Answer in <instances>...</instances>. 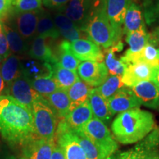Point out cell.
I'll return each mask as SVG.
<instances>
[{
	"label": "cell",
	"instance_id": "obj_1",
	"mask_svg": "<svg viewBox=\"0 0 159 159\" xmlns=\"http://www.w3.org/2000/svg\"><path fill=\"white\" fill-rule=\"evenodd\" d=\"M0 134L13 144L24 145L36 136L32 111L10 95L0 97Z\"/></svg>",
	"mask_w": 159,
	"mask_h": 159
},
{
	"label": "cell",
	"instance_id": "obj_2",
	"mask_svg": "<svg viewBox=\"0 0 159 159\" xmlns=\"http://www.w3.org/2000/svg\"><path fill=\"white\" fill-rule=\"evenodd\" d=\"M155 118L149 111L136 108L120 113L113 121L111 130L119 143L134 144L153 130Z\"/></svg>",
	"mask_w": 159,
	"mask_h": 159
},
{
	"label": "cell",
	"instance_id": "obj_3",
	"mask_svg": "<svg viewBox=\"0 0 159 159\" xmlns=\"http://www.w3.org/2000/svg\"><path fill=\"white\" fill-rule=\"evenodd\" d=\"M84 32L89 40L104 49L116 43L114 30L107 16L105 0H94Z\"/></svg>",
	"mask_w": 159,
	"mask_h": 159
},
{
	"label": "cell",
	"instance_id": "obj_4",
	"mask_svg": "<svg viewBox=\"0 0 159 159\" xmlns=\"http://www.w3.org/2000/svg\"><path fill=\"white\" fill-rule=\"evenodd\" d=\"M35 136L49 141H54L57 130L56 114L47 100L41 97L32 107Z\"/></svg>",
	"mask_w": 159,
	"mask_h": 159
},
{
	"label": "cell",
	"instance_id": "obj_5",
	"mask_svg": "<svg viewBox=\"0 0 159 159\" xmlns=\"http://www.w3.org/2000/svg\"><path fill=\"white\" fill-rule=\"evenodd\" d=\"M81 130L94 143L102 159L111 158L118 148L117 142L113 138L108 127L104 122L94 117Z\"/></svg>",
	"mask_w": 159,
	"mask_h": 159
},
{
	"label": "cell",
	"instance_id": "obj_6",
	"mask_svg": "<svg viewBox=\"0 0 159 159\" xmlns=\"http://www.w3.org/2000/svg\"><path fill=\"white\" fill-rule=\"evenodd\" d=\"M56 134L57 144L63 149L66 159H87L75 131L69 128L64 119L59 123Z\"/></svg>",
	"mask_w": 159,
	"mask_h": 159
},
{
	"label": "cell",
	"instance_id": "obj_7",
	"mask_svg": "<svg viewBox=\"0 0 159 159\" xmlns=\"http://www.w3.org/2000/svg\"><path fill=\"white\" fill-rule=\"evenodd\" d=\"M8 95L30 111L33 103L41 97L33 88L30 79L22 73L9 85Z\"/></svg>",
	"mask_w": 159,
	"mask_h": 159
},
{
	"label": "cell",
	"instance_id": "obj_8",
	"mask_svg": "<svg viewBox=\"0 0 159 159\" xmlns=\"http://www.w3.org/2000/svg\"><path fill=\"white\" fill-rule=\"evenodd\" d=\"M93 3L94 0H69L63 7L59 8V11L84 31Z\"/></svg>",
	"mask_w": 159,
	"mask_h": 159
},
{
	"label": "cell",
	"instance_id": "obj_9",
	"mask_svg": "<svg viewBox=\"0 0 159 159\" xmlns=\"http://www.w3.org/2000/svg\"><path fill=\"white\" fill-rule=\"evenodd\" d=\"M130 0H105V9L116 41H121L123 35V23Z\"/></svg>",
	"mask_w": 159,
	"mask_h": 159
},
{
	"label": "cell",
	"instance_id": "obj_10",
	"mask_svg": "<svg viewBox=\"0 0 159 159\" xmlns=\"http://www.w3.org/2000/svg\"><path fill=\"white\" fill-rule=\"evenodd\" d=\"M77 75L91 87H99L108 77L109 72L104 63L83 61L77 68Z\"/></svg>",
	"mask_w": 159,
	"mask_h": 159
},
{
	"label": "cell",
	"instance_id": "obj_11",
	"mask_svg": "<svg viewBox=\"0 0 159 159\" xmlns=\"http://www.w3.org/2000/svg\"><path fill=\"white\" fill-rule=\"evenodd\" d=\"M111 116L125 112L130 109L139 108L141 103L130 88L123 87L107 100Z\"/></svg>",
	"mask_w": 159,
	"mask_h": 159
},
{
	"label": "cell",
	"instance_id": "obj_12",
	"mask_svg": "<svg viewBox=\"0 0 159 159\" xmlns=\"http://www.w3.org/2000/svg\"><path fill=\"white\" fill-rule=\"evenodd\" d=\"M71 52L80 61L102 62L104 54L98 45L89 39H80L70 42Z\"/></svg>",
	"mask_w": 159,
	"mask_h": 159
},
{
	"label": "cell",
	"instance_id": "obj_13",
	"mask_svg": "<svg viewBox=\"0 0 159 159\" xmlns=\"http://www.w3.org/2000/svg\"><path fill=\"white\" fill-rule=\"evenodd\" d=\"M141 105L159 110V89L152 80H145L130 88Z\"/></svg>",
	"mask_w": 159,
	"mask_h": 159
},
{
	"label": "cell",
	"instance_id": "obj_14",
	"mask_svg": "<svg viewBox=\"0 0 159 159\" xmlns=\"http://www.w3.org/2000/svg\"><path fill=\"white\" fill-rule=\"evenodd\" d=\"M55 141L35 136L23 145V152L27 159H51Z\"/></svg>",
	"mask_w": 159,
	"mask_h": 159
},
{
	"label": "cell",
	"instance_id": "obj_15",
	"mask_svg": "<svg viewBox=\"0 0 159 159\" xmlns=\"http://www.w3.org/2000/svg\"><path fill=\"white\" fill-rule=\"evenodd\" d=\"M152 68L146 63L138 62L126 66L121 77L125 86L132 88L139 83L150 80L152 72Z\"/></svg>",
	"mask_w": 159,
	"mask_h": 159
},
{
	"label": "cell",
	"instance_id": "obj_16",
	"mask_svg": "<svg viewBox=\"0 0 159 159\" xmlns=\"http://www.w3.org/2000/svg\"><path fill=\"white\" fill-rule=\"evenodd\" d=\"M120 61L125 66L131 63L143 62L154 67L159 66V55L156 46L152 42H149L142 51L136 53H130L128 51L120 57Z\"/></svg>",
	"mask_w": 159,
	"mask_h": 159
},
{
	"label": "cell",
	"instance_id": "obj_17",
	"mask_svg": "<svg viewBox=\"0 0 159 159\" xmlns=\"http://www.w3.org/2000/svg\"><path fill=\"white\" fill-rule=\"evenodd\" d=\"M144 26L145 21L142 8L136 2L130 0L123 23V34L127 35L139 30Z\"/></svg>",
	"mask_w": 159,
	"mask_h": 159
},
{
	"label": "cell",
	"instance_id": "obj_18",
	"mask_svg": "<svg viewBox=\"0 0 159 159\" xmlns=\"http://www.w3.org/2000/svg\"><path fill=\"white\" fill-rule=\"evenodd\" d=\"M94 117L89 100L72 109L64 121L71 130H81Z\"/></svg>",
	"mask_w": 159,
	"mask_h": 159
},
{
	"label": "cell",
	"instance_id": "obj_19",
	"mask_svg": "<svg viewBox=\"0 0 159 159\" xmlns=\"http://www.w3.org/2000/svg\"><path fill=\"white\" fill-rule=\"evenodd\" d=\"M39 20V11L19 13L16 19L18 33L21 37L25 39H29L33 36L36 33Z\"/></svg>",
	"mask_w": 159,
	"mask_h": 159
},
{
	"label": "cell",
	"instance_id": "obj_20",
	"mask_svg": "<svg viewBox=\"0 0 159 159\" xmlns=\"http://www.w3.org/2000/svg\"><path fill=\"white\" fill-rule=\"evenodd\" d=\"M88 100L94 118L104 123L111 120L112 116L109 111L108 102L100 94L97 88L91 89Z\"/></svg>",
	"mask_w": 159,
	"mask_h": 159
},
{
	"label": "cell",
	"instance_id": "obj_21",
	"mask_svg": "<svg viewBox=\"0 0 159 159\" xmlns=\"http://www.w3.org/2000/svg\"><path fill=\"white\" fill-rule=\"evenodd\" d=\"M52 110L55 111L56 116L65 119L71 110V101L67 91L63 89H58L52 94L43 97Z\"/></svg>",
	"mask_w": 159,
	"mask_h": 159
},
{
	"label": "cell",
	"instance_id": "obj_22",
	"mask_svg": "<svg viewBox=\"0 0 159 159\" xmlns=\"http://www.w3.org/2000/svg\"><path fill=\"white\" fill-rule=\"evenodd\" d=\"M47 38L38 35L32 43L29 54L33 58L55 65L58 62V60L53 54L50 47L47 44Z\"/></svg>",
	"mask_w": 159,
	"mask_h": 159
},
{
	"label": "cell",
	"instance_id": "obj_23",
	"mask_svg": "<svg viewBox=\"0 0 159 159\" xmlns=\"http://www.w3.org/2000/svg\"><path fill=\"white\" fill-rule=\"evenodd\" d=\"M53 20L55 26L58 29L60 35L66 39V41L73 42L80 39L83 30L63 13H56Z\"/></svg>",
	"mask_w": 159,
	"mask_h": 159
},
{
	"label": "cell",
	"instance_id": "obj_24",
	"mask_svg": "<svg viewBox=\"0 0 159 159\" xmlns=\"http://www.w3.org/2000/svg\"><path fill=\"white\" fill-rule=\"evenodd\" d=\"M123 43L122 41L115 43L110 48L106 49L105 56V64L108 69L109 75H116V76H122L124 72L126 66L123 63L120 59H117L115 53L118 52L122 51Z\"/></svg>",
	"mask_w": 159,
	"mask_h": 159
},
{
	"label": "cell",
	"instance_id": "obj_25",
	"mask_svg": "<svg viewBox=\"0 0 159 159\" xmlns=\"http://www.w3.org/2000/svg\"><path fill=\"white\" fill-rule=\"evenodd\" d=\"M21 67L19 57L15 55H10L2 64L0 73L2 77L8 86L16 78L21 75Z\"/></svg>",
	"mask_w": 159,
	"mask_h": 159
},
{
	"label": "cell",
	"instance_id": "obj_26",
	"mask_svg": "<svg viewBox=\"0 0 159 159\" xmlns=\"http://www.w3.org/2000/svg\"><path fill=\"white\" fill-rule=\"evenodd\" d=\"M91 89L90 85L80 79L67 89V94L71 101L70 111L88 100Z\"/></svg>",
	"mask_w": 159,
	"mask_h": 159
},
{
	"label": "cell",
	"instance_id": "obj_27",
	"mask_svg": "<svg viewBox=\"0 0 159 159\" xmlns=\"http://www.w3.org/2000/svg\"><path fill=\"white\" fill-rule=\"evenodd\" d=\"M52 68L53 77L56 80L60 89L66 91L80 79L77 71L63 68L58 63L53 65Z\"/></svg>",
	"mask_w": 159,
	"mask_h": 159
},
{
	"label": "cell",
	"instance_id": "obj_28",
	"mask_svg": "<svg viewBox=\"0 0 159 159\" xmlns=\"http://www.w3.org/2000/svg\"><path fill=\"white\" fill-rule=\"evenodd\" d=\"M150 33L147 32L146 26H144L139 30L133 32L126 35L125 41L130 47L127 51L130 53L139 52L150 42Z\"/></svg>",
	"mask_w": 159,
	"mask_h": 159
},
{
	"label": "cell",
	"instance_id": "obj_29",
	"mask_svg": "<svg viewBox=\"0 0 159 159\" xmlns=\"http://www.w3.org/2000/svg\"><path fill=\"white\" fill-rule=\"evenodd\" d=\"M60 55L57 58L58 64L63 68L77 71L81 61L74 56L70 51V42L66 40L63 41L59 46Z\"/></svg>",
	"mask_w": 159,
	"mask_h": 159
},
{
	"label": "cell",
	"instance_id": "obj_30",
	"mask_svg": "<svg viewBox=\"0 0 159 159\" xmlns=\"http://www.w3.org/2000/svg\"><path fill=\"white\" fill-rule=\"evenodd\" d=\"M30 80L33 88L43 97L60 89L53 75L38 77Z\"/></svg>",
	"mask_w": 159,
	"mask_h": 159
},
{
	"label": "cell",
	"instance_id": "obj_31",
	"mask_svg": "<svg viewBox=\"0 0 159 159\" xmlns=\"http://www.w3.org/2000/svg\"><path fill=\"white\" fill-rule=\"evenodd\" d=\"M146 142L148 146L136 147V148L117 155L114 158L108 159H159V155L151 150L150 142L148 139H147Z\"/></svg>",
	"mask_w": 159,
	"mask_h": 159
},
{
	"label": "cell",
	"instance_id": "obj_32",
	"mask_svg": "<svg viewBox=\"0 0 159 159\" xmlns=\"http://www.w3.org/2000/svg\"><path fill=\"white\" fill-rule=\"evenodd\" d=\"M2 29L8 42L10 49L13 53L23 54L27 50V45L17 31L2 23Z\"/></svg>",
	"mask_w": 159,
	"mask_h": 159
},
{
	"label": "cell",
	"instance_id": "obj_33",
	"mask_svg": "<svg viewBox=\"0 0 159 159\" xmlns=\"http://www.w3.org/2000/svg\"><path fill=\"white\" fill-rule=\"evenodd\" d=\"M123 87L125 85L122 82L121 76L108 75L104 82L97 87V89L103 98L108 100Z\"/></svg>",
	"mask_w": 159,
	"mask_h": 159
},
{
	"label": "cell",
	"instance_id": "obj_34",
	"mask_svg": "<svg viewBox=\"0 0 159 159\" xmlns=\"http://www.w3.org/2000/svg\"><path fill=\"white\" fill-rule=\"evenodd\" d=\"M36 33L39 35L47 39H57L60 36L59 30L55 25L54 20L48 14L39 16Z\"/></svg>",
	"mask_w": 159,
	"mask_h": 159
},
{
	"label": "cell",
	"instance_id": "obj_35",
	"mask_svg": "<svg viewBox=\"0 0 159 159\" xmlns=\"http://www.w3.org/2000/svg\"><path fill=\"white\" fill-rule=\"evenodd\" d=\"M145 22L149 26L159 25V0H142Z\"/></svg>",
	"mask_w": 159,
	"mask_h": 159
},
{
	"label": "cell",
	"instance_id": "obj_36",
	"mask_svg": "<svg viewBox=\"0 0 159 159\" xmlns=\"http://www.w3.org/2000/svg\"><path fill=\"white\" fill-rule=\"evenodd\" d=\"M74 131L79 144L84 151L87 159H102V156L94 143L82 130H78Z\"/></svg>",
	"mask_w": 159,
	"mask_h": 159
},
{
	"label": "cell",
	"instance_id": "obj_37",
	"mask_svg": "<svg viewBox=\"0 0 159 159\" xmlns=\"http://www.w3.org/2000/svg\"><path fill=\"white\" fill-rule=\"evenodd\" d=\"M41 5L42 0H12V7L18 13L39 11Z\"/></svg>",
	"mask_w": 159,
	"mask_h": 159
},
{
	"label": "cell",
	"instance_id": "obj_38",
	"mask_svg": "<svg viewBox=\"0 0 159 159\" xmlns=\"http://www.w3.org/2000/svg\"><path fill=\"white\" fill-rule=\"evenodd\" d=\"M10 55V47L7 38L3 31L0 34V57L5 60Z\"/></svg>",
	"mask_w": 159,
	"mask_h": 159
},
{
	"label": "cell",
	"instance_id": "obj_39",
	"mask_svg": "<svg viewBox=\"0 0 159 159\" xmlns=\"http://www.w3.org/2000/svg\"><path fill=\"white\" fill-rule=\"evenodd\" d=\"M12 7V0H0V19L8 14Z\"/></svg>",
	"mask_w": 159,
	"mask_h": 159
},
{
	"label": "cell",
	"instance_id": "obj_40",
	"mask_svg": "<svg viewBox=\"0 0 159 159\" xmlns=\"http://www.w3.org/2000/svg\"><path fill=\"white\" fill-rule=\"evenodd\" d=\"M69 0H42L43 5L50 8H61Z\"/></svg>",
	"mask_w": 159,
	"mask_h": 159
},
{
	"label": "cell",
	"instance_id": "obj_41",
	"mask_svg": "<svg viewBox=\"0 0 159 159\" xmlns=\"http://www.w3.org/2000/svg\"><path fill=\"white\" fill-rule=\"evenodd\" d=\"M51 159H66V156L63 149L57 144H55V145Z\"/></svg>",
	"mask_w": 159,
	"mask_h": 159
},
{
	"label": "cell",
	"instance_id": "obj_42",
	"mask_svg": "<svg viewBox=\"0 0 159 159\" xmlns=\"http://www.w3.org/2000/svg\"><path fill=\"white\" fill-rule=\"evenodd\" d=\"M150 42L154 43L156 46H159V25L155 27V28L150 33Z\"/></svg>",
	"mask_w": 159,
	"mask_h": 159
},
{
	"label": "cell",
	"instance_id": "obj_43",
	"mask_svg": "<svg viewBox=\"0 0 159 159\" xmlns=\"http://www.w3.org/2000/svg\"><path fill=\"white\" fill-rule=\"evenodd\" d=\"M150 80H152L159 89V66H156L152 68V72Z\"/></svg>",
	"mask_w": 159,
	"mask_h": 159
},
{
	"label": "cell",
	"instance_id": "obj_44",
	"mask_svg": "<svg viewBox=\"0 0 159 159\" xmlns=\"http://www.w3.org/2000/svg\"><path fill=\"white\" fill-rule=\"evenodd\" d=\"M4 95H8V87L6 86L5 82L0 73V97Z\"/></svg>",
	"mask_w": 159,
	"mask_h": 159
},
{
	"label": "cell",
	"instance_id": "obj_45",
	"mask_svg": "<svg viewBox=\"0 0 159 159\" xmlns=\"http://www.w3.org/2000/svg\"><path fill=\"white\" fill-rule=\"evenodd\" d=\"M156 130H157V135H158V143H159V128L156 129Z\"/></svg>",
	"mask_w": 159,
	"mask_h": 159
},
{
	"label": "cell",
	"instance_id": "obj_46",
	"mask_svg": "<svg viewBox=\"0 0 159 159\" xmlns=\"http://www.w3.org/2000/svg\"><path fill=\"white\" fill-rule=\"evenodd\" d=\"M2 32V22L0 23V34H1V33Z\"/></svg>",
	"mask_w": 159,
	"mask_h": 159
},
{
	"label": "cell",
	"instance_id": "obj_47",
	"mask_svg": "<svg viewBox=\"0 0 159 159\" xmlns=\"http://www.w3.org/2000/svg\"><path fill=\"white\" fill-rule=\"evenodd\" d=\"M2 57H0V65H1V63H2Z\"/></svg>",
	"mask_w": 159,
	"mask_h": 159
},
{
	"label": "cell",
	"instance_id": "obj_48",
	"mask_svg": "<svg viewBox=\"0 0 159 159\" xmlns=\"http://www.w3.org/2000/svg\"><path fill=\"white\" fill-rule=\"evenodd\" d=\"M21 159H27V158H25V157H23V158H21Z\"/></svg>",
	"mask_w": 159,
	"mask_h": 159
},
{
	"label": "cell",
	"instance_id": "obj_49",
	"mask_svg": "<svg viewBox=\"0 0 159 159\" xmlns=\"http://www.w3.org/2000/svg\"><path fill=\"white\" fill-rule=\"evenodd\" d=\"M158 55H159V48H158Z\"/></svg>",
	"mask_w": 159,
	"mask_h": 159
},
{
	"label": "cell",
	"instance_id": "obj_50",
	"mask_svg": "<svg viewBox=\"0 0 159 159\" xmlns=\"http://www.w3.org/2000/svg\"><path fill=\"white\" fill-rule=\"evenodd\" d=\"M0 23H1V21H0Z\"/></svg>",
	"mask_w": 159,
	"mask_h": 159
}]
</instances>
